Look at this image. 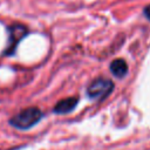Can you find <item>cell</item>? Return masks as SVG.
<instances>
[{
    "mask_svg": "<svg viewBox=\"0 0 150 150\" xmlns=\"http://www.w3.org/2000/svg\"><path fill=\"white\" fill-rule=\"evenodd\" d=\"M42 117V111L36 107H29L26 108L18 114H15L9 123L16 129L26 130L35 125Z\"/></svg>",
    "mask_w": 150,
    "mask_h": 150,
    "instance_id": "1",
    "label": "cell"
},
{
    "mask_svg": "<svg viewBox=\"0 0 150 150\" xmlns=\"http://www.w3.org/2000/svg\"><path fill=\"white\" fill-rule=\"evenodd\" d=\"M114 89V83L111 80L107 79V77H96L95 80H93L88 88H87V94L89 97L91 98H104L107 97Z\"/></svg>",
    "mask_w": 150,
    "mask_h": 150,
    "instance_id": "2",
    "label": "cell"
},
{
    "mask_svg": "<svg viewBox=\"0 0 150 150\" xmlns=\"http://www.w3.org/2000/svg\"><path fill=\"white\" fill-rule=\"evenodd\" d=\"M26 35V27L21 26V25H14L9 28V42H8V47L6 50V54L9 55L14 52L16 45L19 43V41Z\"/></svg>",
    "mask_w": 150,
    "mask_h": 150,
    "instance_id": "3",
    "label": "cell"
},
{
    "mask_svg": "<svg viewBox=\"0 0 150 150\" xmlns=\"http://www.w3.org/2000/svg\"><path fill=\"white\" fill-rule=\"evenodd\" d=\"M79 98L77 96H70V97H66L61 101H59L55 107H54V112L55 114H68L71 110L75 109V107L77 105Z\"/></svg>",
    "mask_w": 150,
    "mask_h": 150,
    "instance_id": "4",
    "label": "cell"
},
{
    "mask_svg": "<svg viewBox=\"0 0 150 150\" xmlns=\"http://www.w3.org/2000/svg\"><path fill=\"white\" fill-rule=\"evenodd\" d=\"M110 71L116 77H124L128 73V64L123 59H116L110 63Z\"/></svg>",
    "mask_w": 150,
    "mask_h": 150,
    "instance_id": "5",
    "label": "cell"
},
{
    "mask_svg": "<svg viewBox=\"0 0 150 150\" xmlns=\"http://www.w3.org/2000/svg\"><path fill=\"white\" fill-rule=\"evenodd\" d=\"M144 15L146 16V19L150 21V5L149 6H146L145 8H144Z\"/></svg>",
    "mask_w": 150,
    "mask_h": 150,
    "instance_id": "6",
    "label": "cell"
}]
</instances>
